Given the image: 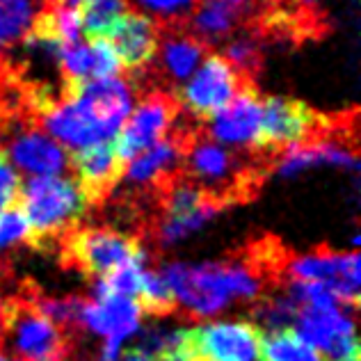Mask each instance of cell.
Returning a JSON list of instances; mask_svg holds the SVG:
<instances>
[{
	"label": "cell",
	"instance_id": "cell-21",
	"mask_svg": "<svg viewBox=\"0 0 361 361\" xmlns=\"http://www.w3.org/2000/svg\"><path fill=\"white\" fill-rule=\"evenodd\" d=\"M224 58L229 60L247 80H254V73L259 71V66H261V51L252 37L231 42Z\"/></svg>",
	"mask_w": 361,
	"mask_h": 361
},
{
	"label": "cell",
	"instance_id": "cell-11",
	"mask_svg": "<svg viewBox=\"0 0 361 361\" xmlns=\"http://www.w3.org/2000/svg\"><path fill=\"white\" fill-rule=\"evenodd\" d=\"M69 165L75 174V185L80 188L90 206L101 204L119 185L126 169V163L117 156L112 140L71 151Z\"/></svg>",
	"mask_w": 361,
	"mask_h": 361
},
{
	"label": "cell",
	"instance_id": "cell-18",
	"mask_svg": "<svg viewBox=\"0 0 361 361\" xmlns=\"http://www.w3.org/2000/svg\"><path fill=\"white\" fill-rule=\"evenodd\" d=\"M126 12V0H85L78 5L80 32L90 42H110Z\"/></svg>",
	"mask_w": 361,
	"mask_h": 361
},
{
	"label": "cell",
	"instance_id": "cell-9",
	"mask_svg": "<svg viewBox=\"0 0 361 361\" xmlns=\"http://www.w3.org/2000/svg\"><path fill=\"white\" fill-rule=\"evenodd\" d=\"M293 281H316L334 293L338 304L355 309L359 304V288H361V265L357 252H331L318 250L313 254L293 256L283 263Z\"/></svg>",
	"mask_w": 361,
	"mask_h": 361
},
{
	"label": "cell",
	"instance_id": "cell-6",
	"mask_svg": "<svg viewBox=\"0 0 361 361\" xmlns=\"http://www.w3.org/2000/svg\"><path fill=\"white\" fill-rule=\"evenodd\" d=\"M247 85H254V80H247L224 55L215 53L206 55L192 78L178 85L174 99L178 108L190 112V117L208 121L224 106H229V101Z\"/></svg>",
	"mask_w": 361,
	"mask_h": 361
},
{
	"label": "cell",
	"instance_id": "cell-29",
	"mask_svg": "<svg viewBox=\"0 0 361 361\" xmlns=\"http://www.w3.org/2000/svg\"><path fill=\"white\" fill-rule=\"evenodd\" d=\"M5 158V151H3V147H0V160H3Z\"/></svg>",
	"mask_w": 361,
	"mask_h": 361
},
{
	"label": "cell",
	"instance_id": "cell-30",
	"mask_svg": "<svg viewBox=\"0 0 361 361\" xmlns=\"http://www.w3.org/2000/svg\"><path fill=\"white\" fill-rule=\"evenodd\" d=\"M101 361H106V359H101Z\"/></svg>",
	"mask_w": 361,
	"mask_h": 361
},
{
	"label": "cell",
	"instance_id": "cell-5",
	"mask_svg": "<svg viewBox=\"0 0 361 361\" xmlns=\"http://www.w3.org/2000/svg\"><path fill=\"white\" fill-rule=\"evenodd\" d=\"M3 338H9L21 361H71V336L37 309L30 290L7 300Z\"/></svg>",
	"mask_w": 361,
	"mask_h": 361
},
{
	"label": "cell",
	"instance_id": "cell-2",
	"mask_svg": "<svg viewBox=\"0 0 361 361\" xmlns=\"http://www.w3.org/2000/svg\"><path fill=\"white\" fill-rule=\"evenodd\" d=\"M18 206L30 226L27 247L51 250L64 243L90 211L75 180L64 176H32L21 183Z\"/></svg>",
	"mask_w": 361,
	"mask_h": 361
},
{
	"label": "cell",
	"instance_id": "cell-19",
	"mask_svg": "<svg viewBox=\"0 0 361 361\" xmlns=\"http://www.w3.org/2000/svg\"><path fill=\"white\" fill-rule=\"evenodd\" d=\"M259 361H320L318 350L307 343L295 329H274L261 336Z\"/></svg>",
	"mask_w": 361,
	"mask_h": 361
},
{
	"label": "cell",
	"instance_id": "cell-10",
	"mask_svg": "<svg viewBox=\"0 0 361 361\" xmlns=\"http://www.w3.org/2000/svg\"><path fill=\"white\" fill-rule=\"evenodd\" d=\"M7 158L21 169L35 176H58L69 165V154L53 137L37 128L35 119L21 112L5 115Z\"/></svg>",
	"mask_w": 361,
	"mask_h": 361
},
{
	"label": "cell",
	"instance_id": "cell-26",
	"mask_svg": "<svg viewBox=\"0 0 361 361\" xmlns=\"http://www.w3.org/2000/svg\"><path fill=\"white\" fill-rule=\"evenodd\" d=\"M85 0H51V5H66V7H78Z\"/></svg>",
	"mask_w": 361,
	"mask_h": 361
},
{
	"label": "cell",
	"instance_id": "cell-7",
	"mask_svg": "<svg viewBox=\"0 0 361 361\" xmlns=\"http://www.w3.org/2000/svg\"><path fill=\"white\" fill-rule=\"evenodd\" d=\"M263 329L252 320H220L183 329L185 361H259Z\"/></svg>",
	"mask_w": 361,
	"mask_h": 361
},
{
	"label": "cell",
	"instance_id": "cell-23",
	"mask_svg": "<svg viewBox=\"0 0 361 361\" xmlns=\"http://www.w3.org/2000/svg\"><path fill=\"white\" fill-rule=\"evenodd\" d=\"M18 195H21V176L7 163V158H3L0 160V213L16 206Z\"/></svg>",
	"mask_w": 361,
	"mask_h": 361
},
{
	"label": "cell",
	"instance_id": "cell-12",
	"mask_svg": "<svg viewBox=\"0 0 361 361\" xmlns=\"http://www.w3.org/2000/svg\"><path fill=\"white\" fill-rule=\"evenodd\" d=\"M261 97L254 85H247L211 119L208 135L217 145L256 147L261 128Z\"/></svg>",
	"mask_w": 361,
	"mask_h": 361
},
{
	"label": "cell",
	"instance_id": "cell-4",
	"mask_svg": "<svg viewBox=\"0 0 361 361\" xmlns=\"http://www.w3.org/2000/svg\"><path fill=\"white\" fill-rule=\"evenodd\" d=\"M338 119L320 115L300 99L268 97L261 101V128L256 151L263 156H281L298 145H307L336 128Z\"/></svg>",
	"mask_w": 361,
	"mask_h": 361
},
{
	"label": "cell",
	"instance_id": "cell-24",
	"mask_svg": "<svg viewBox=\"0 0 361 361\" xmlns=\"http://www.w3.org/2000/svg\"><path fill=\"white\" fill-rule=\"evenodd\" d=\"M192 3H197V0H140V5H145L147 9L160 16H174Z\"/></svg>",
	"mask_w": 361,
	"mask_h": 361
},
{
	"label": "cell",
	"instance_id": "cell-16",
	"mask_svg": "<svg viewBox=\"0 0 361 361\" xmlns=\"http://www.w3.org/2000/svg\"><path fill=\"white\" fill-rule=\"evenodd\" d=\"M245 9L247 5L235 3V0H197L188 30L208 46L220 37L229 35L235 23L240 21Z\"/></svg>",
	"mask_w": 361,
	"mask_h": 361
},
{
	"label": "cell",
	"instance_id": "cell-25",
	"mask_svg": "<svg viewBox=\"0 0 361 361\" xmlns=\"http://www.w3.org/2000/svg\"><path fill=\"white\" fill-rule=\"evenodd\" d=\"M117 361H156V359L149 357L147 353H142V350H137V348H130V350H123V353H119Z\"/></svg>",
	"mask_w": 361,
	"mask_h": 361
},
{
	"label": "cell",
	"instance_id": "cell-1",
	"mask_svg": "<svg viewBox=\"0 0 361 361\" xmlns=\"http://www.w3.org/2000/svg\"><path fill=\"white\" fill-rule=\"evenodd\" d=\"M283 265L279 247L254 245L243 261L226 263H172L163 270V279L176 304L192 316H215L235 300L259 302L268 295L270 281Z\"/></svg>",
	"mask_w": 361,
	"mask_h": 361
},
{
	"label": "cell",
	"instance_id": "cell-20",
	"mask_svg": "<svg viewBox=\"0 0 361 361\" xmlns=\"http://www.w3.org/2000/svg\"><path fill=\"white\" fill-rule=\"evenodd\" d=\"M135 304L140 307L142 313L154 316V318L169 316V313H174L178 307L174 295H172V290H169V286L163 279V274L151 272V270L142 272V281H140V290L135 295Z\"/></svg>",
	"mask_w": 361,
	"mask_h": 361
},
{
	"label": "cell",
	"instance_id": "cell-27",
	"mask_svg": "<svg viewBox=\"0 0 361 361\" xmlns=\"http://www.w3.org/2000/svg\"><path fill=\"white\" fill-rule=\"evenodd\" d=\"M7 82V66H5V60L0 58V85Z\"/></svg>",
	"mask_w": 361,
	"mask_h": 361
},
{
	"label": "cell",
	"instance_id": "cell-13",
	"mask_svg": "<svg viewBox=\"0 0 361 361\" xmlns=\"http://www.w3.org/2000/svg\"><path fill=\"white\" fill-rule=\"evenodd\" d=\"M110 44L121 62V69L142 71L158 55L160 25L151 21L149 16L128 9L115 35H112Z\"/></svg>",
	"mask_w": 361,
	"mask_h": 361
},
{
	"label": "cell",
	"instance_id": "cell-28",
	"mask_svg": "<svg viewBox=\"0 0 361 361\" xmlns=\"http://www.w3.org/2000/svg\"><path fill=\"white\" fill-rule=\"evenodd\" d=\"M0 361H21V359H16V357H7V355L0 353Z\"/></svg>",
	"mask_w": 361,
	"mask_h": 361
},
{
	"label": "cell",
	"instance_id": "cell-8",
	"mask_svg": "<svg viewBox=\"0 0 361 361\" xmlns=\"http://www.w3.org/2000/svg\"><path fill=\"white\" fill-rule=\"evenodd\" d=\"M178 110L180 108L174 94L151 90L140 101V106L133 110V115L126 117V121L121 123L119 133L112 140L117 156L128 165L142 151L154 147L156 142H160L172 130L178 119Z\"/></svg>",
	"mask_w": 361,
	"mask_h": 361
},
{
	"label": "cell",
	"instance_id": "cell-17",
	"mask_svg": "<svg viewBox=\"0 0 361 361\" xmlns=\"http://www.w3.org/2000/svg\"><path fill=\"white\" fill-rule=\"evenodd\" d=\"M51 0H0V51L21 44Z\"/></svg>",
	"mask_w": 361,
	"mask_h": 361
},
{
	"label": "cell",
	"instance_id": "cell-3",
	"mask_svg": "<svg viewBox=\"0 0 361 361\" xmlns=\"http://www.w3.org/2000/svg\"><path fill=\"white\" fill-rule=\"evenodd\" d=\"M145 259L140 238L106 226L73 229L62 243V263L87 277L103 279L128 265H145Z\"/></svg>",
	"mask_w": 361,
	"mask_h": 361
},
{
	"label": "cell",
	"instance_id": "cell-22",
	"mask_svg": "<svg viewBox=\"0 0 361 361\" xmlns=\"http://www.w3.org/2000/svg\"><path fill=\"white\" fill-rule=\"evenodd\" d=\"M27 235H30V226L21 211V206H12L0 213V250H9L18 243L27 245Z\"/></svg>",
	"mask_w": 361,
	"mask_h": 361
},
{
	"label": "cell",
	"instance_id": "cell-15",
	"mask_svg": "<svg viewBox=\"0 0 361 361\" xmlns=\"http://www.w3.org/2000/svg\"><path fill=\"white\" fill-rule=\"evenodd\" d=\"M163 39V69L172 80H185L202 62L208 46L188 30L185 25H169L160 30Z\"/></svg>",
	"mask_w": 361,
	"mask_h": 361
},
{
	"label": "cell",
	"instance_id": "cell-14",
	"mask_svg": "<svg viewBox=\"0 0 361 361\" xmlns=\"http://www.w3.org/2000/svg\"><path fill=\"white\" fill-rule=\"evenodd\" d=\"M82 327L106 336V341L123 343L130 334H135L142 320V311L130 298H101L85 300L82 304Z\"/></svg>",
	"mask_w": 361,
	"mask_h": 361
}]
</instances>
